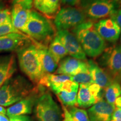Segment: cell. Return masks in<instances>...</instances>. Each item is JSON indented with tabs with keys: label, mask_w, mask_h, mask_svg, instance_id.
<instances>
[{
	"label": "cell",
	"mask_w": 121,
	"mask_h": 121,
	"mask_svg": "<svg viewBox=\"0 0 121 121\" xmlns=\"http://www.w3.org/2000/svg\"><path fill=\"white\" fill-rule=\"evenodd\" d=\"M72 33L86 55L96 57L106 49L105 41L100 36L93 22H84L72 29Z\"/></svg>",
	"instance_id": "6da1fadb"
},
{
	"label": "cell",
	"mask_w": 121,
	"mask_h": 121,
	"mask_svg": "<svg viewBox=\"0 0 121 121\" xmlns=\"http://www.w3.org/2000/svg\"><path fill=\"white\" fill-rule=\"evenodd\" d=\"M32 86L20 76L11 77L0 86V105L9 107L29 96Z\"/></svg>",
	"instance_id": "7a4b0ae2"
},
{
	"label": "cell",
	"mask_w": 121,
	"mask_h": 121,
	"mask_svg": "<svg viewBox=\"0 0 121 121\" xmlns=\"http://www.w3.org/2000/svg\"><path fill=\"white\" fill-rule=\"evenodd\" d=\"M17 52L21 70L31 81L39 84L45 75L42 70L36 45L28 44Z\"/></svg>",
	"instance_id": "3957f363"
},
{
	"label": "cell",
	"mask_w": 121,
	"mask_h": 121,
	"mask_svg": "<svg viewBox=\"0 0 121 121\" xmlns=\"http://www.w3.org/2000/svg\"><path fill=\"white\" fill-rule=\"evenodd\" d=\"M22 32L38 43L48 41L55 33L54 27L49 20L33 10Z\"/></svg>",
	"instance_id": "277c9868"
},
{
	"label": "cell",
	"mask_w": 121,
	"mask_h": 121,
	"mask_svg": "<svg viewBox=\"0 0 121 121\" xmlns=\"http://www.w3.org/2000/svg\"><path fill=\"white\" fill-rule=\"evenodd\" d=\"M36 116L39 121H61L60 109L52 95L46 93L35 101Z\"/></svg>",
	"instance_id": "5b68a950"
},
{
	"label": "cell",
	"mask_w": 121,
	"mask_h": 121,
	"mask_svg": "<svg viewBox=\"0 0 121 121\" xmlns=\"http://www.w3.org/2000/svg\"><path fill=\"white\" fill-rule=\"evenodd\" d=\"M85 20L84 12L75 7H66L59 10L54 17V23L58 31L73 29Z\"/></svg>",
	"instance_id": "8992f818"
},
{
	"label": "cell",
	"mask_w": 121,
	"mask_h": 121,
	"mask_svg": "<svg viewBox=\"0 0 121 121\" xmlns=\"http://www.w3.org/2000/svg\"><path fill=\"white\" fill-rule=\"evenodd\" d=\"M118 0H87L85 4L86 16L91 19H100L112 15L118 10Z\"/></svg>",
	"instance_id": "52a82bcc"
},
{
	"label": "cell",
	"mask_w": 121,
	"mask_h": 121,
	"mask_svg": "<svg viewBox=\"0 0 121 121\" xmlns=\"http://www.w3.org/2000/svg\"><path fill=\"white\" fill-rule=\"evenodd\" d=\"M33 6V0H13L11 11L12 23L16 29L23 31Z\"/></svg>",
	"instance_id": "ba28073f"
},
{
	"label": "cell",
	"mask_w": 121,
	"mask_h": 121,
	"mask_svg": "<svg viewBox=\"0 0 121 121\" xmlns=\"http://www.w3.org/2000/svg\"><path fill=\"white\" fill-rule=\"evenodd\" d=\"M102 62L107 72L114 81L121 80V45H117L105 49Z\"/></svg>",
	"instance_id": "9c48e42d"
},
{
	"label": "cell",
	"mask_w": 121,
	"mask_h": 121,
	"mask_svg": "<svg viewBox=\"0 0 121 121\" xmlns=\"http://www.w3.org/2000/svg\"><path fill=\"white\" fill-rule=\"evenodd\" d=\"M102 89L95 83L87 85L80 84L77 96L78 105L82 108H88L103 99Z\"/></svg>",
	"instance_id": "30bf717a"
},
{
	"label": "cell",
	"mask_w": 121,
	"mask_h": 121,
	"mask_svg": "<svg viewBox=\"0 0 121 121\" xmlns=\"http://www.w3.org/2000/svg\"><path fill=\"white\" fill-rule=\"evenodd\" d=\"M78 87L79 84L78 83L68 80L51 89L64 105L72 107L78 105L77 96Z\"/></svg>",
	"instance_id": "8fae6325"
},
{
	"label": "cell",
	"mask_w": 121,
	"mask_h": 121,
	"mask_svg": "<svg viewBox=\"0 0 121 121\" xmlns=\"http://www.w3.org/2000/svg\"><path fill=\"white\" fill-rule=\"evenodd\" d=\"M56 35L64 45L69 55L81 60H86V54L73 33L68 30H62L58 31Z\"/></svg>",
	"instance_id": "7c38bea8"
},
{
	"label": "cell",
	"mask_w": 121,
	"mask_h": 121,
	"mask_svg": "<svg viewBox=\"0 0 121 121\" xmlns=\"http://www.w3.org/2000/svg\"><path fill=\"white\" fill-rule=\"evenodd\" d=\"M98 34L106 41L114 43L119 39L121 29L112 19H104L94 24Z\"/></svg>",
	"instance_id": "4fadbf2b"
},
{
	"label": "cell",
	"mask_w": 121,
	"mask_h": 121,
	"mask_svg": "<svg viewBox=\"0 0 121 121\" xmlns=\"http://www.w3.org/2000/svg\"><path fill=\"white\" fill-rule=\"evenodd\" d=\"M29 42L28 36L22 33H11L0 37V53L18 51Z\"/></svg>",
	"instance_id": "5bb4252c"
},
{
	"label": "cell",
	"mask_w": 121,
	"mask_h": 121,
	"mask_svg": "<svg viewBox=\"0 0 121 121\" xmlns=\"http://www.w3.org/2000/svg\"><path fill=\"white\" fill-rule=\"evenodd\" d=\"M115 108L114 105L101 100L87 110L90 121H111Z\"/></svg>",
	"instance_id": "9a60e30c"
},
{
	"label": "cell",
	"mask_w": 121,
	"mask_h": 121,
	"mask_svg": "<svg viewBox=\"0 0 121 121\" xmlns=\"http://www.w3.org/2000/svg\"><path fill=\"white\" fill-rule=\"evenodd\" d=\"M89 70L87 63L72 57H65L59 63L56 73L72 76L80 72Z\"/></svg>",
	"instance_id": "2e32d148"
},
{
	"label": "cell",
	"mask_w": 121,
	"mask_h": 121,
	"mask_svg": "<svg viewBox=\"0 0 121 121\" xmlns=\"http://www.w3.org/2000/svg\"><path fill=\"white\" fill-rule=\"evenodd\" d=\"M87 65L93 82L99 85L102 89H105L114 82L108 72L100 67L93 60H89Z\"/></svg>",
	"instance_id": "e0dca14e"
},
{
	"label": "cell",
	"mask_w": 121,
	"mask_h": 121,
	"mask_svg": "<svg viewBox=\"0 0 121 121\" xmlns=\"http://www.w3.org/2000/svg\"><path fill=\"white\" fill-rule=\"evenodd\" d=\"M41 64L42 69L44 75L52 74L57 70L58 63L49 52L48 48L41 44L36 45Z\"/></svg>",
	"instance_id": "ac0fdd59"
},
{
	"label": "cell",
	"mask_w": 121,
	"mask_h": 121,
	"mask_svg": "<svg viewBox=\"0 0 121 121\" xmlns=\"http://www.w3.org/2000/svg\"><path fill=\"white\" fill-rule=\"evenodd\" d=\"M16 69V60L13 54L0 56V86L11 78Z\"/></svg>",
	"instance_id": "d6986e66"
},
{
	"label": "cell",
	"mask_w": 121,
	"mask_h": 121,
	"mask_svg": "<svg viewBox=\"0 0 121 121\" xmlns=\"http://www.w3.org/2000/svg\"><path fill=\"white\" fill-rule=\"evenodd\" d=\"M35 103L33 96H28L10 106L6 109V114L9 117L30 114Z\"/></svg>",
	"instance_id": "ffe728a7"
},
{
	"label": "cell",
	"mask_w": 121,
	"mask_h": 121,
	"mask_svg": "<svg viewBox=\"0 0 121 121\" xmlns=\"http://www.w3.org/2000/svg\"><path fill=\"white\" fill-rule=\"evenodd\" d=\"M60 0H33V6L44 16L52 17L60 10Z\"/></svg>",
	"instance_id": "44dd1931"
},
{
	"label": "cell",
	"mask_w": 121,
	"mask_h": 121,
	"mask_svg": "<svg viewBox=\"0 0 121 121\" xmlns=\"http://www.w3.org/2000/svg\"><path fill=\"white\" fill-rule=\"evenodd\" d=\"M48 50L58 63L68 55L67 51L65 49L64 45L57 35L55 36L51 42Z\"/></svg>",
	"instance_id": "7402d4cb"
},
{
	"label": "cell",
	"mask_w": 121,
	"mask_h": 121,
	"mask_svg": "<svg viewBox=\"0 0 121 121\" xmlns=\"http://www.w3.org/2000/svg\"><path fill=\"white\" fill-rule=\"evenodd\" d=\"M106 101L109 103L114 105L116 100L121 96V86L117 81H114L105 89L104 91Z\"/></svg>",
	"instance_id": "603a6c76"
},
{
	"label": "cell",
	"mask_w": 121,
	"mask_h": 121,
	"mask_svg": "<svg viewBox=\"0 0 121 121\" xmlns=\"http://www.w3.org/2000/svg\"><path fill=\"white\" fill-rule=\"evenodd\" d=\"M69 112L73 121H90L88 114L85 110L72 107Z\"/></svg>",
	"instance_id": "cb8c5ba5"
},
{
	"label": "cell",
	"mask_w": 121,
	"mask_h": 121,
	"mask_svg": "<svg viewBox=\"0 0 121 121\" xmlns=\"http://www.w3.org/2000/svg\"><path fill=\"white\" fill-rule=\"evenodd\" d=\"M71 80L78 84L87 85L94 83L89 69L72 76H71Z\"/></svg>",
	"instance_id": "d4e9b609"
},
{
	"label": "cell",
	"mask_w": 121,
	"mask_h": 121,
	"mask_svg": "<svg viewBox=\"0 0 121 121\" xmlns=\"http://www.w3.org/2000/svg\"><path fill=\"white\" fill-rule=\"evenodd\" d=\"M20 31L15 28L12 23L11 19L7 20L5 22L0 24V37L11 34V33H20Z\"/></svg>",
	"instance_id": "484cf974"
},
{
	"label": "cell",
	"mask_w": 121,
	"mask_h": 121,
	"mask_svg": "<svg viewBox=\"0 0 121 121\" xmlns=\"http://www.w3.org/2000/svg\"><path fill=\"white\" fill-rule=\"evenodd\" d=\"M11 19V11L8 9H3L0 11V24Z\"/></svg>",
	"instance_id": "4316f807"
},
{
	"label": "cell",
	"mask_w": 121,
	"mask_h": 121,
	"mask_svg": "<svg viewBox=\"0 0 121 121\" xmlns=\"http://www.w3.org/2000/svg\"><path fill=\"white\" fill-rule=\"evenodd\" d=\"M110 19L113 20L121 29V9L116 10L110 16Z\"/></svg>",
	"instance_id": "83f0119b"
},
{
	"label": "cell",
	"mask_w": 121,
	"mask_h": 121,
	"mask_svg": "<svg viewBox=\"0 0 121 121\" xmlns=\"http://www.w3.org/2000/svg\"><path fill=\"white\" fill-rule=\"evenodd\" d=\"M9 120L10 121H33L31 117L26 115L13 116L9 117Z\"/></svg>",
	"instance_id": "f1b7e54d"
},
{
	"label": "cell",
	"mask_w": 121,
	"mask_h": 121,
	"mask_svg": "<svg viewBox=\"0 0 121 121\" xmlns=\"http://www.w3.org/2000/svg\"><path fill=\"white\" fill-rule=\"evenodd\" d=\"M111 121H121V109L116 107L112 117Z\"/></svg>",
	"instance_id": "f546056e"
},
{
	"label": "cell",
	"mask_w": 121,
	"mask_h": 121,
	"mask_svg": "<svg viewBox=\"0 0 121 121\" xmlns=\"http://www.w3.org/2000/svg\"><path fill=\"white\" fill-rule=\"evenodd\" d=\"M63 110H64V118H63V121H73V119H72L71 116L69 114V110L63 105Z\"/></svg>",
	"instance_id": "4dcf8cb0"
},
{
	"label": "cell",
	"mask_w": 121,
	"mask_h": 121,
	"mask_svg": "<svg viewBox=\"0 0 121 121\" xmlns=\"http://www.w3.org/2000/svg\"><path fill=\"white\" fill-rule=\"evenodd\" d=\"M78 2H79V0H61V2L63 4L71 6L78 4Z\"/></svg>",
	"instance_id": "1f68e13d"
},
{
	"label": "cell",
	"mask_w": 121,
	"mask_h": 121,
	"mask_svg": "<svg viewBox=\"0 0 121 121\" xmlns=\"http://www.w3.org/2000/svg\"><path fill=\"white\" fill-rule=\"evenodd\" d=\"M115 107L121 109V96H119L116 100L114 103Z\"/></svg>",
	"instance_id": "d6a6232c"
},
{
	"label": "cell",
	"mask_w": 121,
	"mask_h": 121,
	"mask_svg": "<svg viewBox=\"0 0 121 121\" xmlns=\"http://www.w3.org/2000/svg\"><path fill=\"white\" fill-rule=\"evenodd\" d=\"M0 121H10V120L5 114H0Z\"/></svg>",
	"instance_id": "836d02e7"
},
{
	"label": "cell",
	"mask_w": 121,
	"mask_h": 121,
	"mask_svg": "<svg viewBox=\"0 0 121 121\" xmlns=\"http://www.w3.org/2000/svg\"><path fill=\"white\" fill-rule=\"evenodd\" d=\"M0 114H6V109L1 105H0Z\"/></svg>",
	"instance_id": "e575fe53"
},
{
	"label": "cell",
	"mask_w": 121,
	"mask_h": 121,
	"mask_svg": "<svg viewBox=\"0 0 121 121\" xmlns=\"http://www.w3.org/2000/svg\"><path fill=\"white\" fill-rule=\"evenodd\" d=\"M3 9H4V5H3L2 3L0 2V11H1V10H2Z\"/></svg>",
	"instance_id": "d590c367"
},
{
	"label": "cell",
	"mask_w": 121,
	"mask_h": 121,
	"mask_svg": "<svg viewBox=\"0 0 121 121\" xmlns=\"http://www.w3.org/2000/svg\"></svg>",
	"instance_id": "8d00e7d4"
}]
</instances>
